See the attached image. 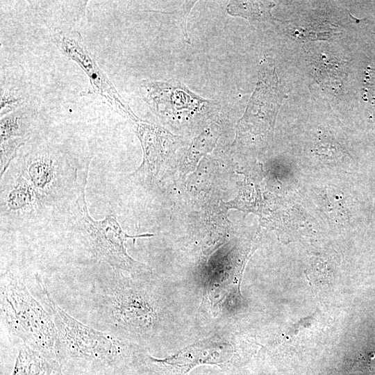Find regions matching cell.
<instances>
[{"instance_id": "cell-1", "label": "cell", "mask_w": 375, "mask_h": 375, "mask_svg": "<svg viewBox=\"0 0 375 375\" xmlns=\"http://www.w3.org/2000/svg\"><path fill=\"white\" fill-rule=\"evenodd\" d=\"M1 310L12 333L32 349L47 354L56 348V330L53 320L12 274L1 278Z\"/></svg>"}, {"instance_id": "cell-2", "label": "cell", "mask_w": 375, "mask_h": 375, "mask_svg": "<svg viewBox=\"0 0 375 375\" xmlns=\"http://www.w3.org/2000/svg\"><path fill=\"white\" fill-rule=\"evenodd\" d=\"M90 160L85 162L77 184L75 216L78 227L85 237L92 253L99 260L108 263L117 270L129 272L140 271L144 266L128 254L126 242L128 239L135 240L153 235H128L112 214L107 215L101 220L94 219L90 215L85 200Z\"/></svg>"}, {"instance_id": "cell-3", "label": "cell", "mask_w": 375, "mask_h": 375, "mask_svg": "<svg viewBox=\"0 0 375 375\" xmlns=\"http://www.w3.org/2000/svg\"><path fill=\"white\" fill-rule=\"evenodd\" d=\"M45 303L52 312L56 330V347L75 357L103 359L110 358L119 352L118 342L108 334L89 327L78 321L52 299L42 281Z\"/></svg>"}, {"instance_id": "cell-4", "label": "cell", "mask_w": 375, "mask_h": 375, "mask_svg": "<svg viewBox=\"0 0 375 375\" xmlns=\"http://www.w3.org/2000/svg\"><path fill=\"white\" fill-rule=\"evenodd\" d=\"M54 40L62 53L76 62L88 78V87L81 92V96L97 97L119 115L131 120L137 117L100 67L78 31H57Z\"/></svg>"}, {"instance_id": "cell-5", "label": "cell", "mask_w": 375, "mask_h": 375, "mask_svg": "<svg viewBox=\"0 0 375 375\" xmlns=\"http://www.w3.org/2000/svg\"><path fill=\"white\" fill-rule=\"evenodd\" d=\"M102 303L104 317L108 324L117 328L141 332L149 329L156 319L152 304L133 289L108 287Z\"/></svg>"}, {"instance_id": "cell-6", "label": "cell", "mask_w": 375, "mask_h": 375, "mask_svg": "<svg viewBox=\"0 0 375 375\" xmlns=\"http://www.w3.org/2000/svg\"><path fill=\"white\" fill-rule=\"evenodd\" d=\"M64 155L48 145L34 148L23 160L20 172L35 188L44 203L58 194L63 183Z\"/></svg>"}, {"instance_id": "cell-7", "label": "cell", "mask_w": 375, "mask_h": 375, "mask_svg": "<svg viewBox=\"0 0 375 375\" xmlns=\"http://www.w3.org/2000/svg\"><path fill=\"white\" fill-rule=\"evenodd\" d=\"M36 109L29 103L0 120V172L2 178L19 149L31 138L34 129Z\"/></svg>"}, {"instance_id": "cell-8", "label": "cell", "mask_w": 375, "mask_h": 375, "mask_svg": "<svg viewBox=\"0 0 375 375\" xmlns=\"http://www.w3.org/2000/svg\"><path fill=\"white\" fill-rule=\"evenodd\" d=\"M233 355L231 344L212 340H206L190 345L175 354L163 359L151 358L155 362L169 367L177 372L187 373L197 365H220L229 360Z\"/></svg>"}, {"instance_id": "cell-9", "label": "cell", "mask_w": 375, "mask_h": 375, "mask_svg": "<svg viewBox=\"0 0 375 375\" xmlns=\"http://www.w3.org/2000/svg\"><path fill=\"white\" fill-rule=\"evenodd\" d=\"M132 122L143 151V160L135 174L152 180L157 175L162 160L164 130L138 117Z\"/></svg>"}, {"instance_id": "cell-10", "label": "cell", "mask_w": 375, "mask_h": 375, "mask_svg": "<svg viewBox=\"0 0 375 375\" xmlns=\"http://www.w3.org/2000/svg\"><path fill=\"white\" fill-rule=\"evenodd\" d=\"M1 212L17 216L31 215L44 203L35 188L20 172L1 190Z\"/></svg>"}, {"instance_id": "cell-11", "label": "cell", "mask_w": 375, "mask_h": 375, "mask_svg": "<svg viewBox=\"0 0 375 375\" xmlns=\"http://www.w3.org/2000/svg\"><path fill=\"white\" fill-rule=\"evenodd\" d=\"M24 344L20 348L12 375H62L58 364Z\"/></svg>"}, {"instance_id": "cell-12", "label": "cell", "mask_w": 375, "mask_h": 375, "mask_svg": "<svg viewBox=\"0 0 375 375\" xmlns=\"http://www.w3.org/2000/svg\"><path fill=\"white\" fill-rule=\"evenodd\" d=\"M28 94L24 86L16 81H1V117L28 104Z\"/></svg>"}, {"instance_id": "cell-13", "label": "cell", "mask_w": 375, "mask_h": 375, "mask_svg": "<svg viewBox=\"0 0 375 375\" xmlns=\"http://www.w3.org/2000/svg\"><path fill=\"white\" fill-rule=\"evenodd\" d=\"M271 2H231L227 6L230 15L242 16L253 23L260 18L269 15Z\"/></svg>"}]
</instances>
